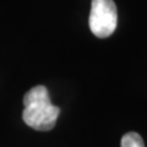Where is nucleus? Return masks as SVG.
Instances as JSON below:
<instances>
[{"label":"nucleus","mask_w":147,"mask_h":147,"mask_svg":"<svg viewBox=\"0 0 147 147\" xmlns=\"http://www.w3.org/2000/svg\"><path fill=\"white\" fill-rule=\"evenodd\" d=\"M25 109L22 119L30 127L38 131H49L55 126L60 109L52 104L48 90L39 85L24 96Z\"/></svg>","instance_id":"nucleus-1"},{"label":"nucleus","mask_w":147,"mask_h":147,"mask_svg":"<svg viewBox=\"0 0 147 147\" xmlns=\"http://www.w3.org/2000/svg\"><path fill=\"white\" fill-rule=\"evenodd\" d=\"M118 11L113 0H92L90 28L96 37L107 38L117 28Z\"/></svg>","instance_id":"nucleus-2"},{"label":"nucleus","mask_w":147,"mask_h":147,"mask_svg":"<svg viewBox=\"0 0 147 147\" xmlns=\"http://www.w3.org/2000/svg\"><path fill=\"white\" fill-rule=\"evenodd\" d=\"M121 147H145V144L137 132H127L121 139Z\"/></svg>","instance_id":"nucleus-3"}]
</instances>
